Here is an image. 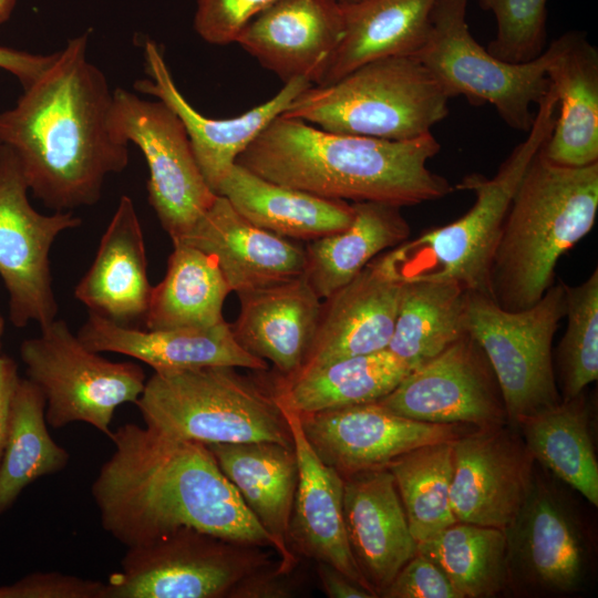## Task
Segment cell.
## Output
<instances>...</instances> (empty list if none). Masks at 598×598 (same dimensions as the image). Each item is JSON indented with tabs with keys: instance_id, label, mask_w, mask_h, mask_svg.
<instances>
[{
	"instance_id": "cell-1",
	"label": "cell",
	"mask_w": 598,
	"mask_h": 598,
	"mask_svg": "<svg viewBox=\"0 0 598 598\" xmlns=\"http://www.w3.org/2000/svg\"><path fill=\"white\" fill-rule=\"evenodd\" d=\"M92 484L101 525L126 547L182 528L226 540L275 544L220 471L207 445L126 423Z\"/></svg>"
},
{
	"instance_id": "cell-2",
	"label": "cell",
	"mask_w": 598,
	"mask_h": 598,
	"mask_svg": "<svg viewBox=\"0 0 598 598\" xmlns=\"http://www.w3.org/2000/svg\"><path fill=\"white\" fill-rule=\"evenodd\" d=\"M87 44L89 32L70 39L0 113V145L13 151L29 190L54 212L95 204L106 176L130 159L110 123L113 91L87 59Z\"/></svg>"
},
{
	"instance_id": "cell-3",
	"label": "cell",
	"mask_w": 598,
	"mask_h": 598,
	"mask_svg": "<svg viewBox=\"0 0 598 598\" xmlns=\"http://www.w3.org/2000/svg\"><path fill=\"white\" fill-rule=\"evenodd\" d=\"M441 151L432 132L406 141L329 132L277 116L236 164L276 184L329 199L398 207L445 197L454 187L427 163Z\"/></svg>"
},
{
	"instance_id": "cell-4",
	"label": "cell",
	"mask_w": 598,
	"mask_h": 598,
	"mask_svg": "<svg viewBox=\"0 0 598 598\" xmlns=\"http://www.w3.org/2000/svg\"><path fill=\"white\" fill-rule=\"evenodd\" d=\"M597 213L598 163L563 166L539 150L501 228L489 270L492 299L512 311L536 303L554 283L559 258L588 235Z\"/></svg>"
},
{
	"instance_id": "cell-5",
	"label": "cell",
	"mask_w": 598,
	"mask_h": 598,
	"mask_svg": "<svg viewBox=\"0 0 598 598\" xmlns=\"http://www.w3.org/2000/svg\"><path fill=\"white\" fill-rule=\"evenodd\" d=\"M557 113L551 86L537 105L527 137L501 164L493 177L465 175L454 187L472 192L473 206L456 220L434 227L383 251L402 281L451 280L466 291L491 297L489 270L501 228L528 164L549 137ZM492 298V297H491Z\"/></svg>"
},
{
	"instance_id": "cell-6",
	"label": "cell",
	"mask_w": 598,
	"mask_h": 598,
	"mask_svg": "<svg viewBox=\"0 0 598 598\" xmlns=\"http://www.w3.org/2000/svg\"><path fill=\"white\" fill-rule=\"evenodd\" d=\"M135 404L145 426L168 437L205 445H293L274 381L264 383L235 367L154 372Z\"/></svg>"
},
{
	"instance_id": "cell-7",
	"label": "cell",
	"mask_w": 598,
	"mask_h": 598,
	"mask_svg": "<svg viewBox=\"0 0 598 598\" xmlns=\"http://www.w3.org/2000/svg\"><path fill=\"white\" fill-rule=\"evenodd\" d=\"M445 90L415 56L368 62L326 85H310L281 114L322 130L388 141L417 138L448 114Z\"/></svg>"
},
{
	"instance_id": "cell-8",
	"label": "cell",
	"mask_w": 598,
	"mask_h": 598,
	"mask_svg": "<svg viewBox=\"0 0 598 598\" xmlns=\"http://www.w3.org/2000/svg\"><path fill=\"white\" fill-rule=\"evenodd\" d=\"M565 317V283H553L533 306L505 310L491 297L466 291V332L482 347L497 378L508 423L561 401L551 344Z\"/></svg>"
},
{
	"instance_id": "cell-9",
	"label": "cell",
	"mask_w": 598,
	"mask_h": 598,
	"mask_svg": "<svg viewBox=\"0 0 598 598\" xmlns=\"http://www.w3.org/2000/svg\"><path fill=\"white\" fill-rule=\"evenodd\" d=\"M466 7L467 0H436L427 40L415 58L450 97L463 95L472 104H491L511 128L527 133L535 118L533 105L549 90L551 47L527 62L501 60L472 35Z\"/></svg>"
},
{
	"instance_id": "cell-10",
	"label": "cell",
	"mask_w": 598,
	"mask_h": 598,
	"mask_svg": "<svg viewBox=\"0 0 598 598\" xmlns=\"http://www.w3.org/2000/svg\"><path fill=\"white\" fill-rule=\"evenodd\" d=\"M41 333L24 340L20 357L27 379L45 398L48 425L60 429L84 422L110 436L117 406L134 403L146 379L134 362H112L87 349L63 320L40 327Z\"/></svg>"
},
{
	"instance_id": "cell-11",
	"label": "cell",
	"mask_w": 598,
	"mask_h": 598,
	"mask_svg": "<svg viewBox=\"0 0 598 598\" xmlns=\"http://www.w3.org/2000/svg\"><path fill=\"white\" fill-rule=\"evenodd\" d=\"M261 548L182 528L127 547L102 598L229 597L240 581L269 567Z\"/></svg>"
},
{
	"instance_id": "cell-12",
	"label": "cell",
	"mask_w": 598,
	"mask_h": 598,
	"mask_svg": "<svg viewBox=\"0 0 598 598\" xmlns=\"http://www.w3.org/2000/svg\"><path fill=\"white\" fill-rule=\"evenodd\" d=\"M115 135L133 143L148 166V202L173 244L183 239L217 197L206 183L184 124L159 100L117 87L110 118Z\"/></svg>"
},
{
	"instance_id": "cell-13",
	"label": "cell",
	"mask_w": 598,
	"mask_h": 598,
	"mask_svg": "<svg viewBox=\"0 0 598 598\" xmlns=\"http://www.w3.org/2000/svg\"><path fill=\"white\" fill-rule=\"evenodd\" d=\"M28 184L18 158L0 145V277L9 293V316L17 328L56 318L50 250L64 230L82 224L72 212L43 215L28 199Z\"/></svg>"
},
{
	"instance_id": "cell-14",
	"label": "cell",
	"mask_w": 598,
	"mask_h": 598,
	"mask_svg": "<svg viewBox=\"0 0 598 598\" xmlns=\"http://www.w3.org/2000/svg\"><path fill=\"white\" fill-rule=\"evenodd\" d=\"M415 421L488 427L508 423L502 391L480 343L465 333L375 401Z\"/></svg>"
},
{
	"instance_id": "cell-15",
	"label": "cell",
	"mask_w": 598,
	"mask_h": 598,
	"mask_svg": "<svg viewBox=\"0 0 598 598\" xmlns=\"http://www.w3.org/2000/svg\"><path fill=\"white\" fill-rule=\"evenodd\" d=\"M508 585L547 594H571L585 585L588 554L569 507L539 475L534 476L511 524Z\"/></svg>"
},
{
	"instance_id": "cell-16",
	"label": "cell",
	"mask_w": 598,
	"mask_h": 598,
	"mask_svg": "<svg viewBox=\"0 0 598 598\" xmlns=\"http://www.w3.org/2000/svg\"><path fill=\"white\" fill-rule=\"evenodd\" d=\"M451 506L456 522L505 529L533 478L523 437L507 423L476 427L452 441Z\"/></svg>"
},
{
	"instance_id": "cell-17",
	"label": "cell",
	"mask_w": 598,
	"mask_h": 598,
	"mask_svg": "<svg viewBox=\"0 0 598 598\" xmlns=\"http://www.w3.org/2000/svg\"><path fill=\"white\" fill-rule=\"evenodd\" d=\"M298 415L316 454L342 477L384 467L411 450L453 441L467 432L466 425L398 415L375 401Z\"/></svg>"
},
{
	"instance_id": "cell-18",
	"label": "cell",
	"mask_w": 598,
	"mask_h": 598,
	"mask_svg": "<svg viewBox=\"0 0 598 598\" xmlns=\"http://www.w3.org/2000/svg\"><path fill=\"white\" fill-rule=\"evenodd\" d=\"M339 0H276L240 32L236 43L283 83L321 84L343 37Z\"/></svg>"
},
{
	"instance_id": "cell-19",
	"label": "cell",
	"mask_w": 598,
	"mask_h": 598,
	"mask_svg": "<svg viewBox=\"0 0 598 598\" xmlns=\"http://www.w3.org/2000/svg\"><path fill=\"white\" fill-rule=\"evenodd\" d=\"M143 49L144 69L148 78L135 81L133 86L162 101L177 114L186 128L199 169L215 194L246 147L286 111L298 94L312 85L305 79H295L285 83L274 97L238 116L206 117L189 104L176 86L161 47L145 40Z\"/></svg>"
},
{
	"instance_id": "cell-20",
	"label": "cell",
	"mask_w": 598,
	"mask_h": 598,
	"mask_svg": "<svg viewBox=\"0 0 598 598\" xmlns=\"http://www.w3.org/2000/svg\"><path fill=\"white\" fill-rule=\"evenodd\" d=\"M403 282L381 252L326 298L306 359L292 377L337 360L388 349Z\"/></svg>"
},
{
	"instance_id": "cell-21",
	"label": "cell",
	"mask_w": 598,
	"mask_h": 598,
	"mask_svg": "<svg viewBox=\"0 0 598 598\" xmlns=\"http://www.w3.org/2000/svg\"><path fill=\"white\" fill-rule=\"evenodd\" d=\"M343 519L357 566L380 597L417 549L386 466L343 477Z\"/></svg>"
},
{
	"instance_id": "cell-22",
	"label": "cell",
	"mask_w": 598,
	"mask_h": 598,
	"mask_svg": "<svg viewBox=\"0 0 598 598\" xmlns=\"http://www.w3.org/2000/svg\"><path fill=\"white\" fill-rule=\"evenodd\" d=\"M177 243L214 257L230 290L237 295L288 281L305 272L303 246L255 226L220 195Z\"/></svg>"
},
{
	"instance_id": "cell-23",
	"label": "cell",
	"mask_w": 598,
	"mask_h": 598,
	"mask_svg": "<svg viewBox=\"0 0 598 598\" xmlns=\"http://www.w3.org/2000/svg\"><path fill=\"white\" fill-rule=\"evenodd\" d=\"M76 336L91 351L125 354L148 364L154 372L204 367L268 369L267 361L238 343L231 324L225 320L206 328L150 330L120 324L90 312Z\"/></svg>"
},
{
	"instance_id": "cell-24",
	"label": "cell",
	"mask_w": 598,
	"mask_h": 598,
	"mask_svg": "<svg viewBox=\"0 0 598 598\" xmlns=\"http://www.w3.org/2000/svg\"><path fill=\"white\" fill-rule=\"evenodd\" d=\"M282 408L299 467L288 528L289 546L317 563L337 568L372 591L348 543L343 519V477L316 454L303 434L299 415L283 404Z\"/></svg>"
},
{
	"instance_id": "cell-25",
	"label": "cell",
	"mask_w": 598,
	"mask_h": 598,
	"mask_svg": "<svg viewBox=\"0 0 598 598\" xmlns=\"http://www.w3.org/2000/svg\"><path fill=\"white\" fill-rule=\"evenodd\" d=\"M547 78L557 99L554 128L542 146L550 162L570 167L598 163V50L582 31L550 44Z\"/></svg>"
},
{
	"instance_id": "cell-26",
	"label": "cell",
	"mask_w": 598,
	"mask_h": 598,
	"mask_svg": "<svg viewBox=\"0 0 598 598\" xmlns=\"http://www.w3.org/2000/svg\"><path fill=\"white\" fill-rule=\"evenodd\" d=\"M152 290L142 226L132 198L123 195L74 296L90 312L133 326L144 322Z\"/></svg>"
},
{
	"instance_id": "cell-27",
	"label": "cell",
	"mask_w": 598,
	"mask_h": 598,
	"mask_svg": "<svg viewBox=\"0 0 598 598\" xmlns=\"http://www.w3.org/2000/svg\"><path fill=\"white\" fill-rule=\"evenodd\" d=\"M240 312L234 324L238 343L255 357L270 361L279 377L291 378L301 368L312 342L321 301L305 276L238 293Z\"/></svg>"
},
{
	"instance_id": "cell-28",
	"label": "cell",
	"mask_w": 598,
	"mask_h": 598,
	"mask_svg": "<svg viewBox=\"0 0 598 598\" xmlns=\"http://www.w3.org/2000/svg\"><path fill=\"white\" fill-rule=\"evenodd\" d=\"M207 447L249 512L272 538L280 558L278 570L289 574L297 561L288 542L299 475L293 445L259 441L214 443Z\"/></svg>"
},
{
	"instance_id": "cell-29",
	"label": "cell",
	"mask_w": 598,
	"mask_h": 598,
	"mask_svg": "<svg viewBox=\"0 0 598 598\" xmlns=\"http://www.w3.org/2000/svg\"><path fill=\"white\" fill-rule=\"evenodd\" d=\"M217 195L255 226L278 236L311 241L338 233L352 220V204L267 181L235 164Z\"/></svg>"
},
{
	"instance_id": "cell-30",
	"label": "cell",
	"mask_w": 598,
	"mask_h": 598,
	"mask_svg": "<svg viewBox=\"0 0 598 598\" xmlns=\"http://www.w3.org/2000/svg\"><path fill=\"white\" fill-rule=\"evenodd\" d=\"M436 0H359L342 3L343 37L319 85L390 56H416L424 47Z\"/></svg>"
},
{
	"instance_id": "cell-31",
	"label": "cell",
	"mask_w": 598,
	"mask_h": 598,
	"mask_svg": "<svg viewBox=\"0 0 598 598\" xmlns=\"http://www.w3.org/2000/svg\"><path fill=\"white\" fill-rule=\"evenodd\" d=\"M351 204L353 217L348 227L305 246L303 276L320 299L331 296L373 258L411 234L401 207L378 202Z\"/></svg>"
},
{
	"instance_id": "cell-32",
	"label": "cell",
	"mask_w": 598,
	"mask_h": 598,
	"mask_svg": "<svg viewBox=\"0 0 598 598\" xmlns=\"http://www.w3.org/2000/svg\"><path fill=\"white\" fill-rule=\"evenodd\" d=\"M410 368L388 349L346 358L274 380L279 401L298 414H309L378 401L390 393Z\"/></svg>"
},
{
	"instance_id": "cell-33",
	"label": "cell",
	"mask_w": 598,
	"mask_h": 598,
	"mask_svg": "<svg viewBox=\"0 0 598 598\" xmlns=\"http://www.w3.org/2000/svg\"><path fill=\"white\" fill-rule=\"evenodd\" d=\"M534 460L598 505V463L585 391L528 415L514 425Z\"/></svg>"
},
{
	"instance_id": "cell-34",
	"label": "cell",
	"mask_w": 598,
	"mask_h": 598,
	"mask_svg": "<svg viewBox=\"0 0 598 598\" xmlns=\"http://www.w3.org/2000/svg\"><path fill=\"white\" fill-rule=\"evenodd\" d=\"M163 280L153 287L145 329L206 328L221 321L231 292L216 260L185 243L173 244Z\"/></svg>"
},
{
	"instance_id": "cell-35",
	"label": "cell",
	"mask_w": 598,
	"mask_h": 598,
	"mask_svg": "<svg viewBox=\"0 0 598 598\" xmlns=\"http://www.w3.org/2000/svg\"><path fill=\"white\" fill-rule=\"evenodd\" d=\"M465 295L451 280L404 281L388 350L410 370L441 353L466 333Z\"/></svg>"
},
{
	"instance_id": "cell-36",
	"label": "cell",
	"mask_w": 598,
	"mask_h": 598,
	"mask_svg": "<svg viewBox=\"0 0 598 598\" xmlns=\"http://www.w3.org/2000/svg\"><path fill=\"white\" fill-rule=\"evenodd\" d=\"M47 425L43 393L29 379H20L0 463V515L29 484L66 467L70 455L51 437Z\"/></svg>"
},
{
	"instance_id": "cell-37",
	"label": "cell",
	"mask_w": 598,
	"mask_h": 598,
	"mask_svg": "<svg viewBox=\"0 0 598 598\" xmlns=\"http://www.w3.org/2000/svg\"><path fill=\"white\" fill-rule=\"evenodd\" d=\"M420 554L445 574L462 598H486L508 585L504 529L455 522L419 542Z\"/></svg>"
},
{
	"instance_id": "cell-38",
	"label": "cell",
	"mask_w": 598,
	"mask_h": 598,
	"mask_svg": "<svg viewBox=\"0 0 598 598\" xmlns=\"http://www.w3.org/2000/svg\"><path fill=\"white\" fill-rule=\"evenodd\" d=\"M416 543L456 522L451 506L452 441L411 450L386 465Z\"/></svg>"
},
{
	"instance_id": "cell-39",
	"label": "cell",
	"mask_w": 598,
	"mask_h": 598,
	"mask_svg": "<svg viewBox=\"0 0 598 598\" xmlns=\"http://www.w3.org/2000/svg\"><path fill=\"white\" fill-rule=\"evenodd\" d=\"M567 328L557 348L561 400L598 379V270L577 286L565 285Z\"/></svg>"
},
{
	"instance_id": "cell-40",
	"label": "cell",
	"mask_w": 598,
	"mask_h": 598,
	"mask_svg": "<svg viewBox=\"0 0 598 598\" xmlns=\"http://www.w3.org/2000/svg\"><path fill=\"white\" fill-rule=\"evenodd\" d=\"M548 0H478L496 20V34L486 48L494 56L527 62L539 56L547 43Z\"/></svg>"
},
{
	"instance_id": "cell-41",
	"label": "cell",
	"mask_w": 598,
	"mask_h": 598,
	"mask_svg": "<svg viewBox=\"0 0 598 598\" xmlns=\"http://www.w3.org/2000/svg\"><path fill=\"white\" fill-rule=\"evenodd\" d=\"M276 0H197L194 29L207 43L236 42L243 29Z\"/></svg>"
},
{
	"instance_id": "cell-42",
	"label": "cell",
	"mask_w": 598,
	"mask_h": 598,
	"mask_svg": "<svg viewBox=\"0 0 598 598\" xmlns=\"http://www.w3.org/2000/svg\"><path fill=\"white\" fill-rule=\"evenodd\" d=\"M103 589L99 580L47 571L0 586V598H102Z\"/></svg>"
},
{
	"instance_id": "cell-43",
	"label": "cell",
	"mask_w": 598,
	"mask_h": 598,
	"mask_svg": "<svg viewBox=\"0 0 598 598\" xmlns=\"http://www.w3.org/2000/svg\"><path fill=\"white\" fill-rule=\"evenodd\" d=\"M384 598H462L445 574L416 551L381 594Z\"/></svg>"
},
{
	"instance_id": "cell-44",
	"label": "cell",
	"mask_w": 598,
	"mask_h": 598,
	"mask_svg": "<svg viewBox=\"0 0 598 598\" xmlns=\"http://www.w3.org/2000/svg\"><path fill=\"white\" fill-rule=\"evenodd\" d=\"M288 574L277 567H267L240 581L229 598H285L291 595V585L286 579Z\"/></svg>"
},
{
	"instance_id": "cell-45",
	"label": "cell",
	"mask_w": 598,
	"mask_h": 598,
	"mask_svg": "<svg viewBox=\"0 0 598 598\" xmlns=\"http://www.w3.org/2000/svg\"><path fill=\"white\" fill-rule=\"evenodd\" d=\"M54 53L42 55L0 45V69L13 74L23 90L29 87L50 65Z\"/></svg>"
},
{
	"instance_id": "cell-46",
	"label": "cell",
	"mask_w": 598,
	"mask_h": 598,
	"mask_svg": "<svg viewBox=\"0 0 598 598\" xmlns=\"http://www.w3.org/2000/svg\"><path fill=\"white\" fill-rule=\"evenodd\" d=\"M17 363L0 355V463L7 443L12 398L19 382Z\"/></svg>"
},
{
	"instance_id": "cell-47",
	"label": "cell",
	"mask_w": 598,
	"mask_h": 598,
	"mask_svg": "<svg viewBox=\"0 0 598 598\" xmlns=\"http://www.w3.org/2000/svg\"><path fill=\"white\" fill-rule=\"evenodd\" d=\"M318 575L324 594L330 598H375L377 595L354 582L337 568L318 563Z\"/></svg>"
},
{
	"instance_id": "cell-48",
	"label": "cell",
	"mask_w": 598,
	"mask_h": 598,
	"mask_svg": "<svg viewBox=\"0 0 598 598\" xmlns=\"http://www.w3.org/2000/svg\"><path fill=\"white\" fill-rule=\"evenodd\" d=\"M17 4V0H0V24L7 22Z\"/></svg>"
},
{
	"instance_id": "cell-49",
	"label": "cell",
	"mask_w": 598,
	"mask_h": 598,
	"mask_svg": "<svg viewBox=\"0 0 598 598\" xmlns=\"http://www.w3.org/2000/svg\"><path fill=\"white\" fill-rule=\"evenodd\" d=\"M3 330H4V320L0 315V338H1L2 333H3Z\"/></svg>"
},
{
	"instance_id": "cell-50",
	"label": "cell",
	"mask_w": 598,
	"mask_h": 598,
	"mask_svg": "<svg viewBox=\"0 0 598 598\" xmlns=\"http://www.w3.org/2000/svg\"><path fill=\"white\" fill-rule=\"evenodd\" d=\"M340 2L342 3H348V2H355V1H359V0H339Z\"/></svg>"
},
{
	"instance_id": "cell-51",
	"label": "cell",
	"mask_w": 598,
	"mask_h": 598,
	"mask_svg": "<svg viewBox=\"0 0 598 598\" xmlns=\"http://www.w3.org/2000/svg\"><path fill=\"white\" fill-rule=\"evenodd\" d=\"M0 347H1V343H0ZM1 355V354H0Z\"/></svg>"
}]
</instances>
